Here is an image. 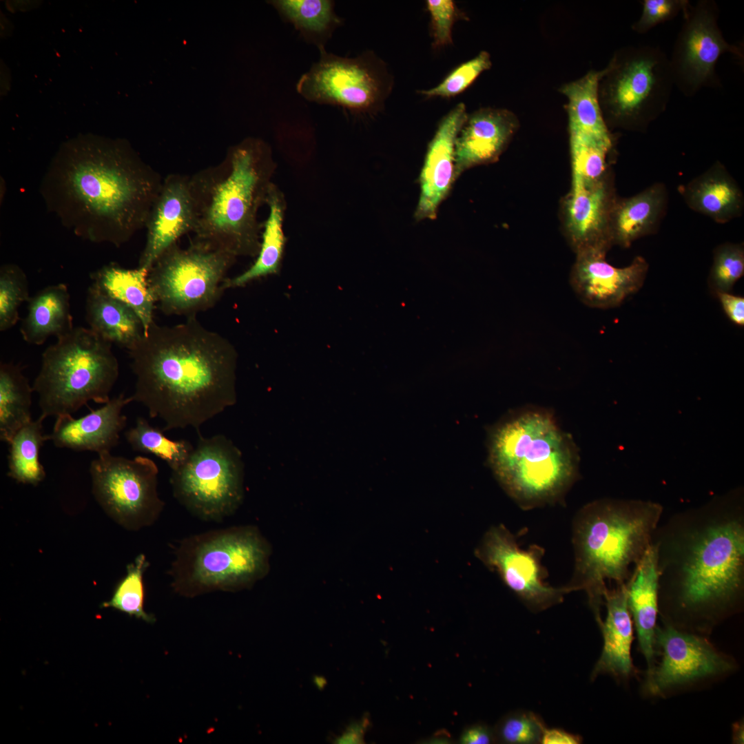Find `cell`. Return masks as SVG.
Listing matches in <instances>:
<instances>
[{"label":"cell","instance_id":"cell-1","mask_svg":"<svg viewBox=\"0 0 744 744\" xmlns=\"http://www.w3.org/2000/svg\"><path fill=\"white\" fill-rule=\"evenodd\" d=\"M655 545L660 621L709 637L741 612L744 599V508L741 491L673 516L658 526Z\"/></svg>","mask_w":744,"mask_h":744},{"label":"cell","instance_id":"cell-2","mask_svg":"<svg viewBox=\"0 0 744 744\" xmlns=\"http://www.w3.org/2000/svg\"><path fill=\"white\" fill-rule=\"evenodd\" d=\"M127 351L136 376L132 401L161 419L163 431L189 426L199 432L236 402L235 348L196 317L174 326L154 321Z\"/></svg>","mask_w":744,"mask_h":744},{"label":"cell","instance_id":"cell-3","mask_svg":"<svg viewBox=\"0 0 744 744\" xmlns=\"http://www.w3.org/2000/svg\"><path fill=\"white\" fill-rule=\"evenodd\" d=\"M162 183L124 143H82L54 158L40 192L48 211L76 235L119 247L145 227Z\"/></svg>","mask_w":744,"mask_h":744},{"label":"cell","instance_id":"cell-4","mask_svg":"<svg viewBox=\"0 0 744 744\" xmlns=\"http://www.w3.org/2000/svg\"><path fill=\"white\" fill-rule=\"evenodd\" d=\"M275 168L270 146L247 137L230 146L218 164L191 176L197 209L192 240L236 258L257 256L258 211L267 204Z\"/></svg>","mask_w":744,"mask_h":744},{"label":"cell","instance_id":"cell-5","mask_svg":"<svg viewBox=\"0 0 744 744\" xmlns=\"http://www.w3.org/2000/svg\"><path fill=\"white\" fill-rule=\"evenodd\" d=\"M662 513L659 504L638 499H601L581 510L574 533L575 574L568 587L586 592L598 624L606 581L626 585L652 544Z\"/></svg>","mask_w":744,"mask_h":744},{"label":"cell","instance_id":"cell-6","mask_svg":"<svg viewBox=\"0 0 744 744\" xmlns=\"http://www.w3.org/2000/svg\"><path fill=\"white\" fill-rule=\"evenodd\" d=\"M489 460L508 493L529 507L563 494L579 464L571 437L541 408L518 410L499 424L491 435Z\"/></svg>","mask_w":744,"mask_h":744},{"label":"cell","instance_id":"cell-7","mask_svg":"<svg viewBox=\"0 0 744 744\" xmlns=\"http://www.w3.org/2000/svg\"><path fill=\"white\" fill-rule=\"evenodd\" d=\"M271 553L270 543L255 526L192 535L175 547L171 586L186 597L248 589L268 575Z\"/></svg>","mask_w":744,"mask_h":744},{"label":"cell","instance_id":"cell-8","mask_svg":"<svg viewBox=\"0 0 744 744\" xmlns=\"http://www.w3.org/2000/svg\"><path fill=\"white\" fill-rule=\"evenodd\" d=\"M112 343L90 328L74 327L43 353L32 388L41 415H72L88 402H107L119 374Z\"/></svg>","mask_w":744,"mask_h":744},{"label":"cell","instance_id":"cell-9","mask_svg":"<svg viewBox=\"0 0 744 744\" xmlns=\"http://www.w3.org/2000/svg\"><path fill=\"white\" fill-rule=\"evenodd\" d=\"M187 459L172 471L174 498L190 513L207 521L233 515L244 497L243 464L240 451L224 435L200 433Z\"/></svg>","mask_w":744,"mask_h":744},{"label":"cell","instance_id":"cell-10","mask_svg":"<svg viewBox=\"0 0 744 744\" xmlns=\"http://www.w3.org/2000/svg\"><path fill=\"white\" fill-rule=\"evenodd\" d=\"M236 257L191 240L164 251L149 269L150 289L165 315L187 318L214 307L225 289L226 275Z\"/></svg>","mask_w":744,"mask_h":744},{"label":"cell","instance_id":"cell-11","mask_svg":"<svg viewBox=\"0 0 744 744\" xmlns=\"http://www.w3.org/2000/svg\"><path fill=\"white\" fill-rule=\"evenodd\" d=\"M618 58L606 68L605 108L619 125L643 130L670 99L674 83L670 60L648 45L629 48Z\"/></svg>","mask_w":744,"mask_h":744},{"label":"cell","instance_id":"cell-12","mask_svg":"<svg viewBox=\"0 0 744 744\" xmlns=\"http://www.w3.org/2000/svg\"><path fill=\"white\" fill-rule=\"evenodd\" d=\"M655 662L645 671L641 686L648 698L665 699L714 683L738 669L736 659L716 647L707 637L657 624Z\"/></svg>","mask_w":744,"mask_h":744},{"label":"cell","instance_id":"cell-13","mask_svg":"<svg viewBox=\"0 0 744 744\" xmlns=\"http://www.w3.org/2000/svg\"><path fill=\"white\" fill-rule=\"evenodd\" d=\"M90 471L96 501L118 525L138 530L158 519L165 503L158 493V468L153 460L107 452L98 455Z\"/></svg>","mask_w":744,"mask_h":744},{"label":"cell","instance_id":"cell-14","mask_svg":"<svg viewBox=\"0 0 744 744\" xmlns=\"http://www.w3.org/2000/svg\"><path fill=\"white\" fill-rule=\"evenodd\" d=\"M297 92L306 100L352 113L378 110L387 91L384 73L371 54L348 58L320 50V58L300 77Z\"/></svg>","mask_w":744,"mask_h":744},{"label":"cell","instance_id":"cell-15","mask_svg":"<svg viewBox=\"0 0 744 744\" xmlns=\"http://www.w3.org/2000/svg\"><path fill=\"white\" fill-rule=\"evenodd\" d=\"M684 17L670 63L674 83L685 95H692L718 81L715 65L722 54L728 52L741 58L743 52L723 38L713 2H699L684 12Z\"/></svg>","mask_w":744,"mask_h":744},{"label":"cell","instance_id":"cell-16","mask_svg":"<svg viewBox=\"0 0 744 744\" xmlns=\"http://www.w3.org/2000/svg\"><path fill=\"white\" fill-rule=\"evenodd\" d=\"M476 553L531 610L546 609L561 602L571 591L568 586L557 588L546 585L536 552L521 550L502 526L486 533Z\"/></svg>","mask_w":744,"mask_h":744},{"label":"cell","instance_id":"cell-17","mask_svg":"<svg viewBox=\"0 0 744 744\" xmlns=\"http://www.w3.org/2000/svg\"><path fill=\"white\" fill-rule=\"evenodd\" d=\"M607 252L591 249L577 253L571 269V287L578 298L592 308L619 307L641 289L648 272L649 265L641 256L626 267H616L606 261Z\"/></svg>","mask_w":744,"mask_h":744},{"label":"cell","instance_id":"cell-18","mask_svg":"<svg viewBox=\"0 0 744 744\" xmlns=\"http://www.w3.org/2000/svg\"><path fill=\"white\" fill-rule=\"evenodd\" d=\"M615 199L607 176L595 181L572 176L562 215L566 236L575 254L591 249L608 251L613 245L610 221Z\"/></svg>","mask_w":744,"mask_h":744},{"label":"cell","instance_id":"cell-19","mask_svg":"<svg viewBox=\"0 0 744 744\" xmlns=\"http://www.w3.org/2000/svg\"><path fill=\"white\" fill-rule=\"evenodd\" d=\"M197 209L190 176L171 174L163 180L145 227L146 241L138 266L150 269L159 256L185 234L193 233Z\"/></svg>","mask_w":744,"mask_h":744},{"label":"cell","instance_id":"cell-20","mask_svg":"<svg viewBox=\"0 0 744 744\" xmlns=\"http://www.w3.org/2000/svg\"><path fill=\"white\" fill-rule=\"evenodd\" d=\"M467 116L465 105H457L442 118L428 144L419 178L420 193L414 215L417 221L435 219L452 188L456 139Z\"/></svg>","mask_w":744,"mask_h":744},{"label":"cell","instance_id":"cell-21","mask_svg":"<svg viewBox=\"0 0 744 744\" xmlns=\"http://www.w3.org/2000/svg\"><path fill=\"white\" fill-rule=\"evenodd\" d=\"M517 126L515 115L505 109L482 108L468 115L455 143V180L467 169L497 161Z\"/></svg>","mask_w":744,"mask_h":744},{"label":"cell","instance_id":"cell-22","mask_svg":"<svg viewBox=\"0 0 744 744\" xmlns=\"http://www.w3.org/2000/svg\"><path fill=\"white\" fill-rule=\"evenodd\" d=\"M132 402L130 396L121 394L83 417L58 416L52 432L46 435L47 440L59 448L90 451L98 455L110 452L118 444L126 424L122 410Z\"/></svg>","mask_w":744,"mask_h":744},{"label":"cell","instance_id":"cell-23","mask_svg":"<svg viewBox=\"0 0 744 744\" xmlns=\"http://www.w3.org/2000/svg\"><path fill=\"white\" fill-rule=\"evenodd\" d=\"M604 605L606 617L598 624L603 645L590 677L595 680L599 675H609L625 683L637 673L631 656L633 621L628 606L626 585L608 588Z\"/></svg>","mask_w":744,"mask_h":744},{"label":"cell","instance_id":"cell-24","mask_svg":"<svg viewBox=\"0 0 744 744\" xmlns=\"http://www.w3.org/2000/svg\"><path fill=\"white\" fill-rule=\"evenodd\" d=\"M659 573L655 545L652 542L626 583L629 611L638 647L650 670L655 662L654 634L658 618Z\"/></svg>","mask_w":744,"mask_h":744},{"label":"cell","instance_id":"cell-25","mask_svg":"<svg viewBox=\"0 0 744 744\" xmlns=\"http://www.w3.org/2000/svg\"><path fill=\"white\" fill-rule=\"evenodd\" d=\"M665 186L657 183L629 198L615 199L610 221L613 245L628 248L658 229L666 209Z\"/></svg>","mask_w":744,"mask_h":744},{"label":"cell","instance_id":"cell-26","mask_svg":"<svg viewBox=\"0 0 744 744\" xmlns=\"http://www.w3.org/2000/svg\"><path fill=\"white\" fill-rule=\"evenodd\" d=\"M681 193L690 209L716 223H727L743 211L742 190L719 163L688 183Z\"/></svg>","mask_w":744,"mask_h":744},{"label":"cell","instance_id":"cell-27","mask_svg":"<svg viewBox=\"0 0 744 744\" xmlns=\"http://www.w3.org/2000/svg\"><path fill=\"white\" fill-rule=\"evenodd\" d=\"M70 299L63 283L48 286L30 297L20 328L24 341L41 345L51 336L57 338L70 332L74 328Z\"/></svg>","mask_w":744,"mask_h":744},{"label":"cell","instance_id":"cell-28","mask_svg":"<svg viewBox=\"0 0 744 744\" xmlns=\"http://www.w3.org/2000/svg\"><path fill=\"white\" fill-rule=\"evenodd\" d=\"M85 310L91 330L127 350L145 333L141 320L130 307L103 294L92 285L87 292Z\"/></svg>","mask_w":744,"mask_h":744},{"label":"cell","instance_id":"cell-29","mask_svg":"<svg viewBox=\"0 0 744 744\" xmlns=\"http://www.w3.org/2000/svg\"><path fill=\"white\" fill-rule=\"evenodd\" d=\"M149 270L103 266L91 275L92 285L103 294L130 307L142 322L145 333L154 322L156 300L148 282Z\"/></svg>","mask_w":744,"mask_h":744},{"label":"cell","instance_id":"cell-30","mask_svg":"<svg viewBox=\"0 0 744 744\" xmlns=\"http://www.w3.org/2000/svg\"><path fill=\"white\" fill-rule=\"evenodd\" d=\"M269 214L262 225L260 247L254 264L238 276L227 278L225 289L238 287L257 278L276 273L280 267L286 238L283 231V220L286 207L282 192L273 183L267 196Z\"/></svg>","mask_w":744,"mask_h":744},{"label":"cell","instance_id":"cell-31","mask_svg":"<svg viewBox=\"0 0 744 744\" xmlns=\"http://www.w3.org/2000/svg\"><path fill=\"white\" fill-rule=\"evenodd\" d=\"M606 72V69L592 70L562 86L561 91L568 99L570 134L611 138L599 96V83Z\"/></svg>","mask_w":744,"mask_h":744},{"label":"cell","instance_id":"cell-32","mask_svg":"<svg viewBox=\"0 0 744 744\" xmlns=\"http://www.w3.org/2000/svg\"><path fill=\"white\" fill-rule=\"evenodd\" d=\"M285 21L291 23L307 43L325 49L333 32L342 23L331 0L268 1Z\"/></svg>","mask_w":744,"mask_h":744},{"label":"cell","instance_id":"cell-33","mask_svg":"<svg viewBox=\"0 0 744 744\" xmlns=\"http://www.w3.org/2000/svg\"><path fill=\"white\" fill-rule=\"evenodd\" d=\"M32 386L18 364L0 365V439L8 443L13 435L32 421Z\"/></svg>","mask_w":744,"mask_h":744},{"label":"cell","instance_id":"cell-34","mask_svg":"<svg viewBox=\"0 0 744 744\" xmlns=\"http://www.w3.org/2000/svg\"><path fill=\"white\" fill-rule=\"evenodd\" d=\"M40 415L21 428L8 443L9 455L8 475L17 482L36 486L45 477L44 468L39 461V451L47 441L43 434V421Z\"/></svg>","mask_w":744,"mask_h":744},{"label":"cell","instance_id":"cell-35","mask_svg":"<svg viewBox=\"0 0 744 744\" xmlns=\"http://www.w3.org/2000/svg\"><path fill=\"white\" fill-rule=\"evenodd\" d=\"M163 431L139 417L135 426L127 431L125 436L134 451L154 455L174 471L187 459L194 446L188 440H170Z\"/></svg>","mask_w":744,"mask_h":744},{"label":"cell","instance_id":"cell-36","mask_svg":"<svg viewBox=\"0 0 744 744\" xmlns=\"http://www.w3.org/2000/svg\"><path fill=\"white\" fill-rule=\"evenodd\" d=\"M149 566L145 556L138 555L133 562L127 566L126 575L116 584L110 599L102 603L100 607L112 608L130 617L154 623L155 617L144 609L143 575Z\"/></svg>","mask_w":744,"mask_h":744},{"label":"cell","instance_id":"cell-37","mask_svg":"<svg viewBox=\"0 0 744 744\" xmlns=\"http://www.w3.org/2000/svg\"><path fill=\"white\" fill-rule=\"evenodd\" d=\"M612 146V138L570 134L572 176L586 181L604 178L606 157Z\"/></svg>","mask_w":744,"mask_h":744},{"label":"cell","instance_id":"cell-38","mask_svg":"<svg viewBox=\"0 0 744 744\" xmlns=\"http://www.w3.org/2000/svg\"><path fill=\"white\" fill-rule=\"evenodd\" d=\"M29 287L24 271L15 264H5L0 269V331L14 327L19 319V309L28 302Z\"/></svg>","mask_w":744,"mask_h":744},{"label":"cell","instance_id":"cell-39","mask_svg":"<svg viewBox=\"0 0 744 744\" xmlns=\"http://www.w3.org/2000/svg\"><path fill=\"white\" fill-rule=\"evenodd\" d=\"M743 274V244L727 242L718 246L707 279L711 293L716 296L719 293L731 292Z\"/></svg>","mask_w":744,"mask_h":744},{"label":"cell","instance_id":"cell-40","mask_svg":"<svg viewBox=\"0 0 744 744\" xmlns=\"http://www.w3.org/2000/svg\"><path fill=\"white\" fill-rule=\"evenodd\" d=\"M546 728L543 721L535 714L517 711L506 715L497 725L495 741L508 744L541 743Z\"/></svg>","mask_w":744,"mask_h":744},{"label":"cell","instance_id":"cell-41","mask_svg":"<svg viewBox=\"0 0 744 744\" xmlns=\"http://www.w3.org/2000/svg\"><path fill=\"white\" fill-rule=\"evenodd\" d=\"M490 54L482 51L453 70L440 84L420 91L426 97H454L464 92L484 71L491 66Z\"/></svg>","mask_w":744,"mask_h":744},{"label":"cell","instance_id":"cell-42","mask_svg":"<svg viewBox=\"0 0 744 744\" xmlns=\"http://www.w3.org/2000/svg\"><path fill=\"white\" fill-rule=\"evenodd\" d=\"M426 8L431 19L435 48L452 43V29L455 22L462 16L452 0H428Z\"/></svg>","mask_w":744,"mask_h":744},{"label":"cell","instance_id":"cell-43","mask_svg":"<svg viewBox=\"0 0 744 744\" xmlns=\"http://www.w3.org/2000/svg\"><path fill=\"white\" fill-rule=\"evenodd\" d=\"M639 20L632 29L637 33H645L659 23L670 20L682 11L689 8L685 0H644Z\"/></svg>","mask_w":744,"mask_h":744},{"label":"cell","instance_id":"cell-44","mask_svg":"<svg viewBox=\"0 0 744 744\" xmlns=\"http://www.w3.org/2000/svg\"><path fill=\"white\" fill-rule=\"evenodd\" d=\"M719 298L722 309L727 318L736 325H744V298L731 293V292L719 293Z\"/></svg>","mask_w":744,"mask_h":744},{"label":"cell","instance_id":"cell-45","mask_svg":"<svg viewBox=\"0 0 744 744\" xmlns=\"http://www.w3.org/2000/svg\"><path fill=\"white\" fill-rule=\"evenodd\" d=\"M460 741L464 744L490 743L495 741L494 730L486 725H473L463 732Z\"/></svg>","mask_w":744,"mask_h":744},{"label":"cell","instance_id":"cell-46","mask_svg":"<svg viewBox=\"0 0 744 744\" xmlns=\"http://www.w3.org/2000/svg\"><path fill=\"white\" fill-rule=\"evenodd\" d=\"M582 739L580 736L575 735L559 728H545L541 736L542 744H578Z\"/></svg>","mask_w":744,"mask_h":744},{"label":"cell","instance_id":"cell-47","mask_svg":"<svg viewBox=\"0 0 744 744\" xmlns=\"http://www.w3.org/2000/svg\"><path fill=\"white\" fill-rule=\"evenodd\" d=\"M744 740V723L743 720H740L732 724V741L733 743H743Z\"/></svg>","mask_w":744,"mask_h":744},{"label":"cell","instance_id":"cell-48","mask_svg":"<svg viewBox=\"0 0 744 744\" xmlns=\"http://www.w3.org/2000/svg\"><path fill=\"white\" fill-rule=\"evenodd\" d=\"M325 682L326 681H325V680H324V679L323 677L319 676V677H316L315 679L316 685L317 686H318V688H320V687L323 688L325 685Z\"/></svg>","mask_w":744,"mask_h":744}]
</instances>
